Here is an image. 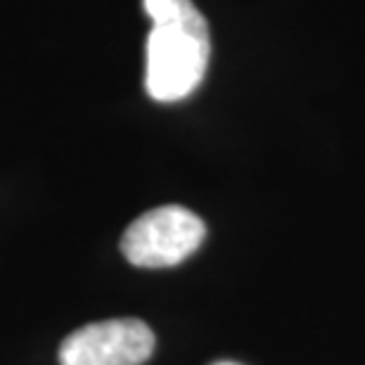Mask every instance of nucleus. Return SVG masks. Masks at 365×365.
Segmentation results:
<instances>
[{
  "instance_id": "7ed1b4c3",
  "label": "nucleus",
  "mask_w": 365,
  "mask_h": 365,
  "mask_svg": "<svg viewBox=\"0 0 365 365\" xmlns=\"http://www.w3.org/2000/svg\"><path fill=\"white\" fill-rule=\"evenodd\" d=\"M155 351V332L138 318L88 323L60 346V365H143Z\"/></svg>"
},
{
  "instance_id": "f257e3e1",
  "label": "nucleus",
  "mask_w": 365,
  "mask_h": 365,
  "mask_svg": "<svg viewBox=\"0 0 365 365\" xmlns=\"http://www.w3.org/2000/svg\"><path fill=\"white\" fill-rule=\"evenodd\" d=\"M143 7L152 19L145 88L157 102L187 98L209 67L207 19L192 0H143Z\"/></svg>"
},
{
  "instance_id": "20e7f679",
  "label": "nucleus",
  "mask_w": 365,
  "mask_h": 365,
  "mask_svg": "<svg viewBox=\"0 0 365 365\" xmlns=\"http://www.w3.org/2000/svg\"><path fill=\"white\" fill-rule=\"evenodd\" d=\"M218 365H235V363H218Z\"/></svg>"
},
{
  "instance_id": "f03ea898",
  "label": "nucleus",
  "mask_w": 365,
  "mask_h": 365,
  "mask_svg": "<svg viewBox=\"0 0 365 365\" xmlns=\"http://www.w3.org/2000/svg\"><path fill=\"white\" fill-rule=\"evenodd\" d=\"M207 225L197 214L178 204L145 211L121 237V252L138 268H169L200 250Z\"/></svg>"
}]
</instances>
